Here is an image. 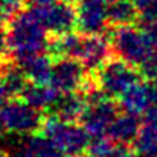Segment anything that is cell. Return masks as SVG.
Here are the masks:
<instances>
[{
	"label": "cell",
	"instance_id": "6da1fadb",
	"mask_svg": "<svg viewBox=\"0 0 157 157\" xmlns=\"http://www.w3.org/2000/svg\"><path fill=\"white\" fill-rule=\"evenodd\" d=\"M6 29L9 55L15 59V63L38 53H44L49 48V32L37 11L31 6L28 9H21L9 18Z\"/></svg>",
	"mask_w": 157,
	"mask_h": 157
},
{
	"label": "cell",
	"instance_id": "7a4b0ae2",
	"mask_svg": "<svg viewBox=\"0 0 157 157\" xmlns=\"http://www.w3.org/2000/svg\"><path fill=\"white\" fill-rule=\"evenodd\" d=\"M41 130L53 145L69 157L82 156L90 148V134L82 125L79 127L75 122H67L52 116L44 121Z\"/></svg>",
	"mask_w": 157,
	"mask_h": 157
},
{
	"label": "cell",
	"instance_id": "3957f363",
	"mask_svg": "<svg viewBox=\"0 0 157 157\" xmlns=\"http://www.w3.org/2000/svg\"><path fill=\"white\" fill-rule=\"evenodd\" d=\"M40 111L23 99L8 101L0 107V130L6 134H34L44 124Z\"/></svg>",
	"mask_w": 157,
	"mask_h": 157
},
{
	"label": "cell",
	"instance_id": "277c9868",
	"mask_svg": "<svg viewBox=\"0 0 157 157\" xmlns=\"http://www.w3.org/2000/svg\"><path fill=\"white\" fill-rule=\"evenodd\" d=\"M111 48L117 58L136 67L140 66L151 53H154L144 31L140 28H134L133 25L114 29L111 35Z\"/></svg>",
	"mask_w": 157,
	"mask_h": 157
},
{
	"label": "cell",
	"instance_id": "5b68a950",
	"mask_svg": "<svg viewBox=\"0 0 157 157\" xmlns=\"http://www.w3.org/2000/svg\"><path fill=\"white\" fill-rule=\"evenodd\" d=\"M96 84L108 96H122L128 89L137 84L140 79V72L136 70V66L124 59H108L96 73Z\"/></svg>",
	"mask_w": 157,
	"mask_h": 157
},
{
	"label": "cell",
	"instance_id": "8992f818",
	"mask_svg": "<svg viewBox=\"0 0 157 157\" xmlns=\"http://www.w3.org/2000/svg\"><path fill=\"white\" fill-rule=\"evenodd\" d=\"M90 82L92 79L87 76V69L79 59L70 56H58L53 61L51 84L59 93L78 92L79 89L84 90Z\"/></svg>",
	"mask_w": 157,
	"mask_h": 157
},
{
	"label": "cell",
	"instance_id": "52a82bcc",
	"mask_svg": "<svg viewBox=\"0 0 157 157\" xmlns=\"http://www.w3.org/2000/svg\"><path fill=\"white\" fill-rule=\"evenodd\" d=\"M31 8L37 11L44 28L53 37L73 32L78 26V8L70 0H55L44 8Z\"/></svg>",
	"mask_w": 157,
	"mask_h": 157
},
{
	"label": "cell",
	"instance_id": "ba28073f",
	"mask_svg": "<svg viewBox=\"0 0 157 157\" xmlns=\"http://www.w3.org/2000/svg\"><path fill=\"white\" fill-rule=\"evenodd\" d=\"M119 107L110 96L102 99L90 101L81 117V124L84 130L90 134V137H107L108 130L119 116Z\"/></svg>",
	"mask_w": 157,
	"mask_h": 157
},
{
	"label": "cell",
	"instance_id": "9c48e42d",
	"mask_svg": "<svg viewBox=\"0 0 157 157\" xmlns=\"http://www.w3.org/2000/svg\"><path fill=\"white\" fill-rule=\"evenodd\" d=\"M12 140L6 147L11 157H69L61 153L44 134H11Z\"/></svg>",
	"mask_w": 157,
	"mask_h": 157
},
{
	"label": "cell",
	"instance_id": "30bf717a",
	"mask_svg": "<svg viewBox=\"0 0 157 157\" xmlns=\"http://www.w3.org/2000/svg\"><path fill=\"white\" fill-rule=\"evenodd\" d=\"M78 29L86 35H101L107 29V3L102 0H78Z\"/></svg>",
	"mask_w": 157,
	"mask_h": 157
},
{
	"label": "cell",
	"instance_id": "8fae6325",
	"mask_svg": "<svg viewBox=\"0 0 157 157\" xmlns=\"http://www.w3.org/2000/svg\"><path fill=\"white\" fill-rule=\"evenodd\" d=\"M113 48L102 35H86L82 34V41L78 58L87 70H99L110 59Z\"/></svg>",
	"mask_w": 157,
	"mask_h": 157
},
{
	"label": "cell",
	"instance_id": "7c38bea8",
	"mask_svg": "<svg viewBox=\"0 0 157 157\" xmlns=\"http://www.w3.org/2000/svg\"><path fill=\"white\" fill-rule=\"evenodd\" d=\"M87 98L84 93L79 92H67L59 93L56 101L49 108L52 111V116L67 121V122H76L81 121L86 108H87Z\"/></svg>",
	"mask_w": 157,
	"mask_h": 157
},
{
	"label": "cell",
	"instance_id": "4fadbf2b",
	"mask_svg": "<svg viewBox=\"0 0 157 157\" xmlns=\"http://www.w3.org/2000/svg\"><path fill=\"white\" fill-rule=\"evenodd\" d=\"M140 128H142V125H140L139 114L124 111L122 114H119L116 117V121L110 127L107 137H110L116 144H125L127 145V144H131V142L136 140Z\"/></svg>",
	"mask_w": 157,
	"mask_h": 157
},
{
	"label": "cell",
	"instance_id": "5bb4252c",
	"mask_svg": "<svg viewBox=\"0 0 157 157\" xmlns=\"http://www.w3.org/2000/svg\"><path fill=\"white\" fill-rule=\"evenodd\" d=\"M20 67L25 70L26 76L29 78L31 82L37 84H51V76H52V66L53 61L44 53H38L34 56H29L20 63Z\"/></svg>",
	"mask_w": 157,
	"mask_h": 157
},
{
	"label": "cell",
	"instance_id": "9a60e30c",
	"mask_svg": "<svg viewBox=\"0 0 157 157\" xmlns=\"http://www.w3.org/2000/svg\"><path fill=\"white\" fill-rule=\"evenodd\" d=\"M59 96V92L52 84H28L21 93V99L38 110H49Z\"/></svg>",
	"mask_w": 157,
	"mask_h": 157
},
{
	"label": "cell",
	"instance_id": "2e32d148",
	"mask_svg": "<svg viewBox=\"0 0 157 157\" xmlns=\"http://www.w3.org/2000/svg\"><path fill=\"white\" fill-rule=\"evenodd\" d=\"M119 105L124 111L134 113V114H144L148 108H151V101L147 89V82H137L131 89H128L121 98Z\"/></svg>",
	"mask_w": 157,
	"mask_h": 157
},
{
	"label": "cell",
	"instance_id": "e0dca14e",
	"mask_svg": "<svg viewBox=\"0 0 157 157\" xmlns=\"http://www.w3.org/2000/svg\"><path fill=\"white\" fill-rule=\"evenodd\" d=\"M139 9L133 3V0H111L107 3V15L108 23L114 28L134 25L137 20Z\"/></svg>",
	"mask_w": 157,
	"mask_h": 157
},
{
	"label": "cell",
	"instance_id": "ac0fdd59",
	"mask_svg": "<svg viewBox=\"0 0 157 157\" xmlns=\"http://www.w3.org/2000/svg\"><path fill=\"white\" fill-rule=\"evenodd\" d=\"M0 79L3 81L6 90L9 92L11 98L21 96L26 86L29 84V78L26 76L25 70L20 64H2L0 66Z\"/></svg>",
	"mask_w": 157,
	"mask_h": 157
},
{
	"label": "cell",
	"instance_id": "d6986e66",
	"mask_svg": "<svg viewBox=\"0 0 157 157\" xmlns=\"http://www.w3.org/2000/svg\"><path fill=\"white\" fill-rule=\"evenodd\" d=\"M134 151L139 157H157V125L144 122L136 137Z\"/></svg>",
	"mask_w": 157,
	"mask_h": 157
},
{
	"label": "cell",
	"instance_id": "ffe728a7",
	"mask_svg": "<svg viewBox=\"0 0 157 157\" xmlns=\"http://www.w3.org/2000/svg\"><path fill=\"white\" fill-rule=\"evenodd\" d=\"M90 154L96 157H134L136 151H131L125 144H116L110 137H96L90 142Z\"/></svg>",
	"mask_w": 157,
	"mask_h": 157
},
{
	"label": "cell",
	"instance_id": "44dd1931",
	"mask_svg": "<svg viewBox=\"0 0 157 157\" xmlns=\"http://www.w3.org/2000/svg\"><path fill=\"white\" fill-rule=\"evenodd\" d=\"M26 0H0V18L2 20H9L15 14H18Z\"/></svg>",
	"mask_w": 157,
	"mask_h": 157
},
{
	"label": "cell",
	"instance_id": "7402d4cb",
	"mask_svg": "<svg viewBox=\"0 0 157 157\" xmlns=\"http://www.w3.org/2000/svg\"><path fill=\"white\" fill-rule=\"evenodd\" d=\"M139 72L144 78H147V81H154L157 79V52L151 53L140 66H139Z\"/></svg>",
	"mask_w": 157,
	"mask_h": 157
},
{
	"label": "cell",
	"instance_id": "603a6c76",
	"mask_svg": "<svg viewBox=\"0 0 157 157\" xmlns=\"http://www.w3.org/2000/svg\"><path fill=\"white\" fill-rule=\"evenodd\" d=\"M140 29L147 35L154 52H157V18H140Z\"/></svg>",
	"mask_w": 157,
	"mask_h": 157
},
{
	"label": "cell",
	"instance_id": "cb8c5ba5",
	"mask_svg": "<svg viewBox=\"0 0 157 157\" xmlns=\"http://www.w3.org/2000/svg\"><path fill=\"white\" fill-rule=\"evenodd\" d=\"M9 55L8 49V29L3 25V20L0 18V61H3V58H6Z\"/></svg>",
	"mask_w": 157,
	"mask_h": 157
},
{
	"label": "cell",
	"instance_id": "d4e9b609",
	"mask_svg": "<svg viewBox=\"0 0 157 157\" xmlns=\"http://www.w3.org/2000/svg\"><path fill=\"white\" fill-rule=\"evenodd\" d=\"M147 89H148L151 107H157V79H154V81H147Z\"/></svg>",
	"mask_w": 157,
	"mask_h": 157
},
{
	"label": "cell",
	"instance_id": "484cf974",
	"mask_svg": "<svg viewBox=\"0 0 157 157\" xmlns=\"http://www.w3.org/2000/svg\"><path fill=\"white\" fill-rule=\"evenodd\" d=\"M140 18H157V0L151 3V6L147 11L140 12Z\"/></svg>",
	"mask_w": 157,
	"mask_h": 157
},
{
	"label": "cell",
	"instance_id": "4316f807",
	"mask_svg": "<svg viewBox=\"0 0 157 157\" xmlns=\"http://www.w3.org/2000/svg\"><path fill=\"white\" fill-rule=\"evenodd\" d=\"M9 98H11V95H9V92L6 90L3 81L0 79V107H2L3 104H6V102L9 101Z\"/></svg>",
	"mask_w": 157,
	"mask_h": 157
},
{
	"label": "cell",
	"instance_id": "83f0119b",
	"mask_svg": "<svg viewBox=\"0 0 157 157\" xmlns=\"http://www.w3.org/2000/svg\"><path fill=\"white\" fill-rule=\"evenodd\" d=\"M31 2V6H35V8H44L48 5L53 3L55 0H29Z\"/></svg>",
	"mask_w": 157,
	"mask_h": 157
},
{
	"label": "cell",
	"instance_id": "f1b7e54d",
	"mask_svg": "<svg viewBox=\"0 0 157 157\" xmlns=\"http://www.w3.org/2000/svg\"><path fill=\"white\" fill-rule=\"evenodd\" d=\"M0 157H9V153L6 147H3V144H0Z\"/></svg>",
	"mask_w": 157,
	"mask_h": 157
},
{
	"label": "cell",
	"instance_id": "f546056e",
	"mask_svg": "<svg viewBox=\"0 0 157 157\" xmlns=\"http://www.w3.org/2000/svg\"><path fill=\"white\" fill-rule=\"evenodd\" d=\"M102 2H105V3H108V2H111V0H102Z\"/></svg>",
	"mask_w": 157,
	"mask_h": 157
},
{
	"label": "cell",
	"instance_id": "4dcf8cb0",
	"mask_svg": "<svg viewBox=\"0 0 157 157\" xmlns=\"http://www.w3.org/2000/svg\"><path fill=\"white\" fill-rule=\"evenodd\" d=\"M86 157H96V156H93V154H90V156H86Z\"/></svg>",
	"mask_w": 157,
	"mask_h": 157
},
{
	"label": "cell",
	"instance_id": "1f68e13d",
	"mask_svg": "<svg viewBox=\"0 0 157 157\" xmlns=\"http://www.w3.org/2000/svg\"><path fill=\"white\" fill-rule=\"evenodd\" d=\"M2 63H3V61H0V66H2Z\"/></svg>",
	"mask_w": 157,
	"mask_h": 157
}]
</instances>
